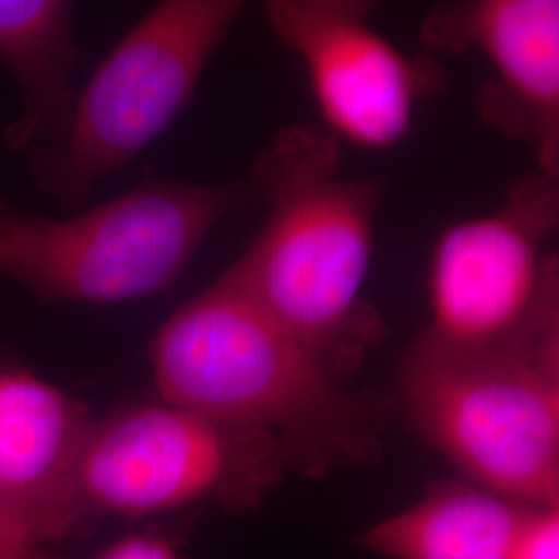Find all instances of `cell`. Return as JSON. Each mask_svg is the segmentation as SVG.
<instances>
[{
	"label": "cell",
	"mask_w": 559,
	"mask_h": 559,
	"mask_svg": "<svg viewBox=\"0 0 559 559\" xmlns=\"http://www.w3.org/2000/svg\"><path fill=\"white\" fill-rule=\"evenodd\" d=\"M251 182L265 218L224 274L348 383L390 334L367 297L385 180L344 177L342 143L323 127L293 122L265 143Z\"/></svg>",
	"instance_id": "cell-1"
},
{
	"label": "cell",
	"mask_w": 559,
	"mask_h": 559,
	"mask_svg": "<svg viewBox=\"0 0 559 559\" xmlns=\"http://www.w3.org/2000/svg\"><path fill=\"white\" fill-rule=\"evenodd\" d=\"M147 359L158 399L272 436L290 473L383 456L392 400L332 378L224 272L162 323Z\"/></svg>",
	"instance_id": "cell-2"
},
{
	"label": "cell",
	"mask_w": 559,
	"mask_h": 559,
	"mask_svg": "<svg viewBox=\"0 0 559 559\" xmlns=\"http://www.w3.org/2000/svg\"><path fill=\"white\" fill-rule=\"evenodd\" d=\"M399 404L462 479L524 506H559V295L485 344L419 332L400 360Z\"/></svg>",
	"instance_id": "cell-3"
},
{
	"label": "cell",
	"mask_w": 559,
	"mask_h": 559,
	"mask_svg": "<svg viewBox=\"0 0 559 559\" xmlns=\"http://www.w3.org/2000/svg\"><path fill=\"white\" fill-rule=\"evenodd\" d=\"M249 189L143 182L71 216L29 214L0 198V280L52 302L119 305L166 293Z\"/></svg>",
	"instance_id": "cell-4"
},
{
	"label": "cell",
	"mask_w": 559,
	"mask_h": 559,
	"mask_svg": "<svg viewBox=\"0 0 559 559\" xmlns=\"http://www.w3.org/2000/svg\"><path fill=\"white\" fill-rule=\"evenodd\" d=\"M240 11L239 0L156 2L75 94L59 138L36 152L41 191L81 207L98 182L160 140L195 98Z\"/></svg>",
	"instance_id": "cell-5"
},
{
	"label": "cell",
	"mask_w": 559,
	"mask_h": 559,
	"mask_svg": "<svg viewBox=\"0 0 559 559\" xmlns=\"http://www.w3.org/2000/svg\"><path fill=\"white\" fill-rule=\"evenodd\" d=\"M288 473L272 436L158 399L94 419L78 493L92 526L207 503L245 512L261 506Z\"/></svg>",
	"instance_id": "cell-6"
},
{
	"label": "cell",
	"mask_w": 559,
	"mask_h": 559,
	"mask_svg": "<svg viewBox=\"0 0 559 559\" xmlns=\"http://www.w3.org/2000/svg\"><path fill=\"white\" fill-rule=\"evenodd\" d=\"M559 180L539 170L512 180L500 203L448 224L427 276V338L473 346L503 338L559 295Z\"/></svg>",
	"instance_id": "cell-7"
},
{
	"label": "cell",
	"mask_w": 559,
	"mask_h": 559,
	"mask_svg": "<svg viewBox=\"0 0 559 559\" xmlns=\"http://www.w3.org/2000/svg\"><path fill=\"white\" fill-rule=\"evenodd\" d=\"M369 0H270L267 27L299 57L323 129L362 150H390L415 127L423 100L440 94L445 69L408 55L373 27Z\"/></svg>",
	"instance_id": "cell-8"
},
{
	"label": "cell",
	"mask_w": 559,
	"mask_h": 559,
	"mask_svg": "<svg viewBox=\"0 0 559 559\" xmlns=\"http://www.w3.org/2000/svg\"><path fill=\"white\" fill-rule=\"evenodd\" d=\"M419 38L433 55L479 52L491 78L477 94L480 122L524 145L559 180L558 0H462L436 4Z\"/></svg>",
	"instance_id": "cell-9"
},
{
	"label": "cell",
	"mask_w": 559,
	"mask_h": 559,
	"mask_svg": "<svg viewBox=\"0 0 559 559\" xmlns=\"http://www.w3.org/2000/svg\"><path fill=\"white\" fill-rule=\"evenodd\" d=\"M94 417L20 367L0 369V506L44 547L83 537L78 468Z\"/></svg>",
	"instance_id": "cell-10"
},
{
	"label": "cell",
	"mask_w": 559,
	"mask_h": 559,
	"mask_svg": "<svg viewBox=\"0 0 559 559\" xmlns=\"http://www.w3.org/2000/svg\"><path fill=\"white\" fill-rule=\"evenodd\" d=\"M73 17L64 0H0V62L21 94L20 117L2 133L9 152L52 143L69 119L80 60Z\"/></svg>",
	"instance_id": "cell-11"
},
{
	"label": "cell",
	"mask_w": 559,
	"mask_h": 559,
	"mask_svg": "<svg viewBox=\"0 0 559 559\" xmlns=\"http://www.w3.org/2000/svg\"><path fill=\"white\" fill-rule=\"evenodd\" d=\"M531 508L471 480H448L367 528L359 545L385 559H508Z\"/></svg>",
	"instance_id": "cell-12"
},
{
	"label": "cell",
	"mask_w": 559,
	"mask_h": 559,
	"mask_svg": "<svg viewBox=\"0 0 559 559\" xmlns=\"http://www.w3.org/2000/svg\"><path fill=\"white\" fill-rule=\"evenodd\" d=\"M508 559H559V506L528 510Z\"/></svg>",
	"instance_id": "cell-13"
},
{
	"label": "cell",
	"mask_w": 559,
	"mask_h": 559,
	"mask_svg": "<svg viewBox=\"0 0 559 559\" xmlns=\"http://www.w3.org/2000/svg\"><path fill=\"white\" fill-rule=\"evenodd\" d=\"M94 559H187L179 540L166 531H135L106 545Z\"/></svg>",
	"instance_id": "cell-14"
},
{
	"label": "cell",
	"mask_w": 559,
	"mask_h": 559,
	"mask_svg": "<svg viewBox=\"0 0 559 559\" xmlns=\"http://www.w3.org/2000/svg\"><path fill=\"white\" fill-rule=\"evenodd\" d=\"M0 559H60L32 539L27 531L0 506Z\"/></svg>",
	"instance_id": "cell-15"
}]
</instances>
